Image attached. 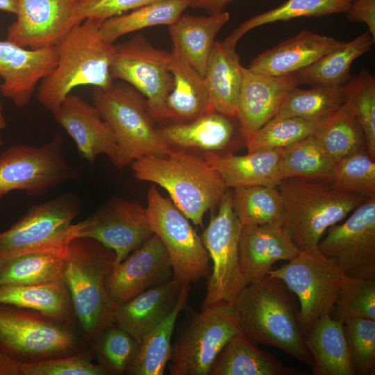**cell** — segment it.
<instances>
[{
  "label": "cell",
  "mask_w": 375,
  "mask_h": 375,
  "mask_svg": "<svg viewBox=\"0 0 375 375\" xmlns=\"http://www.w3.org/2000/svg\"><path fill=\"white\" fill-rule=\"evenodd\" d=\"M294 294L281 280L267 275L249 283L232 308L241 331L250 340L276 347L312 367Z\"/></svg>",
  "instance_id": "1"
},
{
  "label": "cell",
  "mask_w": 375,
  "mask_h": 375,
  "mask_svg": "<svg viewBox=\"0 0 375 375\" xmlns=\"http://www.w3.org/2000/svg\"><path fill=\"white\" fill-rule=\"evenodd\" d=\"M102 23L86 19L56 45L57 65L38 87V99L47 110L56 111L76 87L108 88L113 83L110 66L115 44L101 38Z\"/></svg>",
  "instance_id": "2"
},
{
  "label": "cell",
  "mask_w": 375,
  "mask_h": 375,
  "mask_svg": "<svg viewBox=\"0 0 375 375\" xmlns=\"http://www.w3.org/2000/svg\"><path fill=\"white\" fill-rule=\"evenodd\" d=\"M131 165L135 178L164 188L195 225L202 226L206 212L219 204L228 190L204 158L184 151L171 149L164 156H143Z\"/></svg>",
  "instance_id": "3"
},
{
  "label": "cell",
  "mask_w": 375,
  "mask_h": 375,
  "mask_svg": "<svg viewBox=\"0 0 375 375\" xmlns=\"http://www.w3.org/2000/svg\"><path fill=\"white\" fill-rule=\"evenodd\" d=\"M115 258L112 250L87 238L72 240L64 255L63 280L74 313L88 339H94L115 323L117 306L106 288Z\"/></svg>",
  "instance_id": "4"
},
{
  "label": "cell",
  "mask_w": 375,
  "mask_h": 375,
  "mask_svg": "<svg viewBox=\"0 0 375 375\" xmlns=\"http://www.w3.org/2000/svg\"><path fill=\"white\" fill-rule=\"evenodd\" d=\"M278 188L284 226L300 251L317 247L329 226L342 220L366 199L321 181L285 178Z\"/></svg>",
  "instance_id": "5"
},
{
  "label": "cell",
  "mask_w": 375,
  "mask_h": 375,
  "mask_svg": "<svg viewBox=\"0 0 375 375\" xmlns=\"http://www.w3.org/2000/svg\"><path fill=\"white\" fill-rule=\"evenodd\" d=\"M92 97L115 135L117 168L143 156H164L172 149L155 128L146 99L131 85L121 81L108 88L94 87Z\"/></svg>",
  "instance_id": "6"
},
{
  "label": "cell",
  "mask_w": 375,
  "mask_h": 375,
  "mask_svg": "<svg viewBox=\"0 0 375 375\" xmlns=\"http://www.w3.org/2000/svg\"><path fill=\"white\" fill-rule=\"evenodd\" d=\"M79 212L78 201L69 194L33 205L0 233V258L35 252L64 256L70 242L79 238L80 223L73 222Z\"/></svg>",
  "instance_id": "7"
},
{
  "label": "cell",
  "mask_w": 375,
  "mask_h": 375,
  "mask_svg": "<svg viewBox=\"0 0 375 375\" xmlns=\"http://www.w3.org/2000/svg\"><path fill=\"white\" fill-rule=\"evenodd\" d=\"M242 228L233 208L231 190L228 189L217 213L212 216L201 237L212 263L207 277L202 309L218 305L232 306L249 284L242 272L239 258Z\"/></svg>",
  "instance_id": "8"
},
{
  "label": "cell",
  "mask_w": 375,
  "mask_h": 375,
  "mask_svg": "<svg viewBox=\"0 0 375 375\" xmlns=\"http://www.w3.org/2000/svg\"><path fill=\"white\" fill-rule=\"evenodd\" d=\"M267 275L281 280L297 297V319L304 337L318 319L329 314L346 276L317 247L301 251Z\"/></svg>",
  "instance_id": "9"
},
{
  "label": "cell",
  "mask_w": 375,
  "mask_h": 375,
  "mask_svg": "<svg viewBox=\"0 0 375 375\" xmlns=\"http://www.w3.org/2000/svg\"><path fill=\"white\" fill-rule=\"evenodd\" d=\"M63 139L56 135L41 146L16 144L0 154V202L12 191L40 196L74 178L65 157Z\"/></svg>",
  "instance_id": "10"
},
{
  "label": "cell",
  "mask_w": 375,
  "mask_h": 375,
  "mask_svg": "<svg viewBox=\"0 0 375 375\" xmlns=\"http://www.w3.org/2000/svg\"><path fill=\"white\" fill-rule=\"evenodd\" d=\"M146 208L150 227L169 256L173 278L183 284L207 278L210 256L189 219L153 185L148 192Z\"/></svg>",
  "instance_id": "11"
},
{
  "label": "cell",
  "mask_w": 375,
  "mask_h": 375,
  "mask_svg": "<svg viewBox=\"0 0 375 375\" xmlns=\"http://www.w3.org/2000/svg\"><path fill=\"white\" fill-rule=\"evenodd\" d=\"M74 334L38 312L0 303V350L22 361L73 354Z\"/></svg>",
  "instance_id": "12"
},
{
  "label": "cell",
  "mask_w": 375,
  "mask_h": 375,
  "mask_svg": "<svg viewBox=\"0 0 375 375\" xmlns=\"http://www.w3.org/2000/svg\"><path fill=\"white\" fill-rule=\"evenodd\" d=\"M240 331L232 306L218 305L202 309L172 347L169 374H210L220 351Z\"/></svg>",
  "instance_id": "13"
},
{
  "label": "cell",
  "mask_w": 375,
  "mask_h": 375,
  "mask_svg": "<svg viewBox=\"0 0 375 375\" xmlns=\"http://www.w3.org/2000/svg\"><path fill=\"white\" fill-rule=\"evenodd\" d=\"M172 53L153 47L142 34L115 44L110 72L146 99L153 120L163 119L166 99L173 87Z\"/></svg>",
  "instance_id": "14"
},
{
  "label": "cell",
  "mask_w": 375,
  "mask_h": 375,
  "mask_svg": "<svg viewBox=\"0 0 375 375\" xmlns=\"http://www.w3.org/2000/svg\"><path fill=\"white\" fill-rule=\"evenodd\" d=\"M353 211L344 223L329 226L317 247L344 276L375 280V197Z\"/></svg>",
  "instance_id": "15"
},
{
  "label": "cell",
  "mask_w": 375,
  "mask_h": 375,
  "mask_svg": "<svg viewBox=\"0 0 375 375\" xmlns=\"http://www.w3.org/2000/svg\"><path fill=\"white\" fill-rule=\"evenodd\" d=\"M79 223V238L94 240L112 250L114 265L154 234L146 207L123 198L110 201Z\"/></svg>",
  "instance_id": "16"
},
{
  "label": "cell",
  "mask_w": 375,
  "mask_h": 375,
  "mask_svg": "<svg viewBox=\"0 0 375 375\" xmlns=\"http://www.w3.org/2000/svg\"><path fill=\"white\" fill-rule=\"evenodd\" d=\"M78 0H17L7 40L31 49L56 46L80 22Z\"/></svg>",
  "instance_id": "17"
},
{
  "label": "cell",
  "mask_w": 375,
  "mask_h": 375,
  "mask_svg": "<svg viewBox=\"0 0 375 375\" xmlns=\"http://www.w3.org/2000/svg\"><path fill=\"white\" fill-rule=\"evenodd\" d=\"M172 278L173 267L168 252L153 234L113 265L106 278V288L112 301L119 306Z\"/></svg>",
  "instance_id": "18"
},
{
  "label": "cell",
  "mask_w": 375,
  "mask_h": 375,
  "mask_svg": "<svg viewBox=\"0 0 375 375\" xmlns=\"http://www.w3.org/2000/svg\"><path fill=\"white\" fill-rule=\"evenodd\" d=\"M57 62L56 46L31 49L0 41L1 93L18 108L28 106L36 85L52 72Z\"/></svg>",
  "instance_id": "19"
},
{
  "label": "cell",
  "mask_w": 375,
  "mask_h": 375,
  "mask_svg": "<svg viewBox=\"0 0 375 375\" xmlns=\"http://www.w3.org/2000/svg\"><path fill=\"white\" fill-rule=\"evenodd\" d=\"M297 85L294 74L269 76L242 67L236 117L245 144L264 124L276 116L285 96Z\"/></svg>",
  "instance_id": "20"
},
{
  "label": "cell",
  "mask_w": 375,
  "mask_h": 375,
  "mask_svg": "<svg viewBox=\"0 0 375 375\" xmlns=\"http://www.w3.org/2000/svg\"><path fill=\"white\" fill-rule=\"evenodd\" d=\"M52 113L87 161L93 163L99 156L106 155L115 165L117 157L115 135L94 105L70 93Z\"/></svg>",
  "instance_id": "21"
},
{
  "label": "cell",
  "mask_w": 375,
  "mask_h": 375,
  "mask_svg": "<svg viewBox=\"0 0 375 375\" xmlns=\"http://www.w3.org/2000/svg\"><path fill=\"white\" fill-rule=\"evenodd\" d=\"M300 251L283 226H242L239 258L242 272L248 283L266 276L276 262L289 261Z\"/></svg>",
  "instance_id": "22"
},
{
  "label": "cell",
  "mask_w": 375,
  "mask_h": 375,
  "mask_svg": "<svg viewBox=\"0 0 375 375\" xmlns=\"http://www.w3.org/2000/svg\"><path fill=\"white\" fill-rule=\"evenodd\" d=\"M341 42L304 30L258 55L248 68L269 76L292 74L312 65Z\"/></svg>",
  "instance_id": "23"
},
{
  "label": "cell",
  "mask_w": 375,
  "mask_h": 375,
  "mask_svg": "<svg viewBox=\"0 0 375 375\" xmlns=\"http://www.w3.org/2000/svg\"><path fill=\"white\" fill-rule=\"evenodd\" d=\"M183 285L173 278L117 306L115 324L140 344L174 310Z\"/></svg>",
  "instance_id": "24"
},
{
  "label": "cell",
  "mask_w": 375,
  "mask_h": 375,
  "mask_svg": "<svg viewBox=\"0 0 375 375\" xmlns=\"http://www.w3.org/2000/svg\"><path fill=\"white\" fill-rule=\"evenodd\" d=\"M282 149L260 150L244 156L206 151L204 159L228 189L242 186H278L281 181Z\"/></svg>",
  "instance_id": "25"
},
{
  "label": "cell",
  "mask_w": 375,
  "mask_h": 375,
  "mask_svg": "<svg viewBox=\"0 0 375 375\" xmlns=\"http://www.w3.org/2000/svg\"><path fill=\"white\" fill-rule=\"evenodd\" d=\"M229 19L225 10L208 16L181 15L168 26L172 49L203 76L215 38Z\"/></svg>",
  "instance_id": "26"
},
{
  "label": "cell",
  "mask_w": 375,
  "mask_h": 375,
  "mask_svg": "<svg viewBox=\"0 0 375 375\" xmlns=\"http://www.w3.org/2000/svg\"><path fill=\"white\" fill-rule=\"evenodd\" d=\"M242 67L235 46L215 41L203 76L215 111L236 117Z\"/></svg>",
  "instance_id": "27"
},
{
  "label": "cell",
  "mask_w": 375,
  "mask_h": 375,
  "mask_svg": "<svg viewBox=\"0 0 375 375\" xmlns=\"http://www.w3.org/2000/svg\"><path fill=\"white\" fill-rule=\"evenodd\" d=\"M233 118L213 111L188 122L165 126L158 132L170 147L197 148L218 153L233 142L236 134Z\"/></svg>",
  "instance_id": "28"
},
{
  "label": "cell",
  "mask_w": 375,
  "mask_h": 375,
  "mask_svg": "<svg viewBox=\"0 0 375 375\" xmlns=\"http://www.w3.org/2000/svg\"><path fill=\"white\" fill-rule=\"evenodd\" d=\"M171 53L173 87L165 103L163 119L190 121L215 111L203 76L176 51Z\"/></svg>",
  "instance_id": "29"
},
{
  "label": "cell",
  "mask_w": 375,
  "mask_h": 375,
  "mask_svg": "<svg viewBox=\"0 0 375 375\" xmlns=\"http://www.w3.org/2000/svg\"><path fill=\"white\" fill-rule=\"evenodd\" d=\"M242 331L234 335L217 356L210 375H305L307 372L285 367L274 355L258 348Z\"/></svg>",
  "instance_id": "30"
},
{
  "label": "cell",
  "mask_w": 375,
  "mask_h": 375,
  "mask_svg": "<svg viewBox=\"0 0 375 375\" xmlns=\"http://www.w3.org/2000/svg\"><path fill=\"white\" fill-rule=\"evenodd\" d=\"M305 342L313 359L312 374L356 375L343 322L324 315L305 336Z\"/></svg>",
  "instance_id": "31"
},
{
  "label": "cell",
  "mask_w": 375,
  "mask_h": 375,
  "mask_svg": "<svg viewBox=\"0 0 375 375\" xmlns=\"http://www.w3.org/2000/svg\"><path fill=\"white\" fill-rule=\"evenodd\" d=\"M0 303L30 310L63 324L69 322L74 311L63 280L41 284L1 285Z\"/></svg>",
  "instance_id": "32"
},
{
  "label": "cell",
  "mask_w": 375,
  "mask_h": 375,
  "mask_svg": "<svg viewBox=\"0 0 375 375\" xmlns=\"http://www.w3.org/2000/svg\"><path fill=\"white\" fill-rule=\"evenodd\" d=\"M375 40L369 31L349 42H341L310 66L294 74L298 84L340 86L350 79L353 62L368 52Z\"/></svg>",
  "instance_id": "33"
},
{
  "label": "cell",
  "mask_w": 375,
  "mask_h": 375,
  "mask_svg": "<svg viewBox=\"0 0 375 375\" xmlns=\"http://www.w3.org/2000/svg\"><path fill=\"white\" fill-rule=\"evenodd\" d=\"M190 284H184L172 312L147 333L139 344L126 374L130 375H162L171 358V338L176 319L188 296Z\"/></svg>",
  "instance_id": "34"
},
{
  "label": "cell",
  "mask_w": 375,
  "mask_h": 375,
  "mask_svg": "<svg viewBox=\"0 0 375 375\" xmlns=\"http://www.w3.org/2000/svg\"><path fill=\"white\" fill-rule=\"evenodd\" d=\"M191 3L192 0H157L105 20L99 28L100 35L104 41L114 44L122 36L147 27L169 26Z\"/></svg>",
  "instance_id": "35"
},
{
  "label": "cell",
  "mask_w": 375,
  "mask_h": 375,
  "mask_svg": "<svg viewBox=\"0 0 375 375\" xmlns=\"http://www.w3.org/2000/svg\"><path fill=\"white\" fill-rule=\"evenodd\" d=\"M314 135L335 162L353 152L367 150L363 130L346 101L320 123Z\"/></svg>",
  "instance_id": "36"
},
{
  "label": "cell",
  "mask_w": 375,
  "mask_h": 375,
  "mask_svg": "<svg viewBox=\"0 0 375 375\" xmlns=\"http://www.w3.org/2000/svg\"><path fill=\"white\" fill-rule=\"evenodd\" d=\"M335 165L312 135L282 149L281 178V180L299 178L329 183Z\"/></svg>",
  "instance_id": "37"
},
{
  "label": "cell",
  "mask_w": 375,
  "mask_h": 375,
  "mask_svg": "<svg viewBox=\"0 0 375 375\" xmlns=\"http://www.w3.org/2000/svg\"><path fill=\"white\" fill-rule=\"evenodd\" d=\"M231 190L233 208L242 226H284L283 203L278 186L251 185Z\"/></svg>",
  "instance_id": "38"
},
{
  "label": "cell",
  "mask_w": 375,
  "mask_h": 375,
  "mask_svg": "<svg viewBox=\"0 0 375 375\" xmlns=\"http://www.w3.org/2000/svg\"><path fill=\"white\" fill-rule=\"evenodd\" d=\"M345 102L344 85L297 87L285 96L274 117H300L322 122Z\"/></svg>",
  "instance_id": "39"
},
{
  "label": "cell",
  "mask_w": 375,
  "mask_h": 375,
  "mask_svg": "<svg viewBox=\"0 0 375 375\" xmlns=\"http://www.w3.org/2000/svg\"><path fill=\"white\" fill-rule=\"evenodd\" d=\"M351 1L349 0H288L281 6L255 15L240 24L225 38L236 47L247 32L258 26L280 21H288L300 17H322L345 12Z\"/></svg>",
  "instance_id": "40"
},
{
  "label": "cell",
  "mask_w": 375,
  "mask_h": 375,
  "mask_svg": "<svg viewBox=\"0 0 375 375\" xmlns=\"http://www.w3.org/2000/svg\"><path fill=\"white\" fill-rule=\"evenodd\" d=\"M64 269L63 255L49 252L19 255L6 260L0 268V286L62 281Z\"/></svg>",
  "instance_id": "41"
},
{
  "label": "cell",
  "mask_w": 375,
  "mask_h": 375,
  "mask_svg": "<svg viewBox=\"0 0 375 375\" xmlns=\"http://www.w3.org/2000/svg\"><path fill=\"white\" fill-rule=\"evenodd\" d=\"M329 185L336 190L366 199L375 197V160L367 150L343 157L335 162Z\"/></svg>",
  "instance_id": "42"
},
{
  "label": "cell",
  "mask_w": 375,
  "mask_h": 375,
  "mask_svg": "<svg viewBox=\"0 0 375 375\" xmlns=\"http://www.w3.org/2000/svg\"><path fill=\"white\" fill-rule=\"evenodd\" d=\"M320 123L300 117H274L246 142L248 153L283 149L315 134Z\"/></svg>",
  "instance_id": "43"
},
{
  "label": "cell",
  "mask_w": 375,
  "mask_h": 375,
  "mask_svg": "<svg viewBox=\"0 0 375 375\" xmlns=\"http://www.w3.org/2000/svg\"><path fill=\"white\" fill-rule=\"evenodd\" d=\"M345 101L353 110L363 130L367 151L375 160V78L367 69L344 85Z\"/></svg>",
  "instance_id": "44"
},
{
  "label": "cell",
  "mask_w": 375,
  "mask_h": 375,
  "mask_svg": "<svg viewBox=\"0 0 375 375\" xmlns=\"http://www.w3.org/2000/svg\"><path fill=\"white\" fill-rule=\"evenodd\" d=\"M94 340L99 365L106 374H126L140 344L115 324L103 330Z\"/></svg>",
  "instance_id": "45"
},
{
  "label": "cell",
  "mask_w": 375,
  "mask_h": 375,
  "mask_svg": "<svg viewBox=\"0 0 375 375\" xmlns=\"http://www.w3.org/2000/svg\"><path fill=\"white\" fill-rule=\"evenodd\" d=\"M329 315L343 323L354 318L375 320V280L345 276Z\"/></svg>",
  "instance_id": "46"
},
{
  "label": "cell",
  "mask_w": 375,
  "mask_h": 375,
  "mask_svg": "<svg viewBox=\"0 0 375 375\" xmlns=\"http://www.w3.org/2000/svg\"><path fill=\"white\" fill-rule=\"evenodd\" d=\"M344 330L356 375L375 374V320L349 319Z\"/></svg>",
  "instance_id": "47"
},
{
  "label": "cell",
  "mask_w": 375,
  "mask_h": 375,
  "mask_svg": "<svg viewBox=\"0 0 375 375\" xmlns=\"http://www.w3.org/2000/svg\"><path fill=\"white\" fill-rule=\"evenodd\" d=\"M88 352L37 361H23L22 375H106Z\"/></svg>",
  "instance_id": "48"
},
{
  "label": "cell",
  "mask_w": 375,
  "mask_h": 375,
  "mask_svg": "<svg viewBox=\"0 0 375 375\" xmlns=\"http://www.w3.org/2000/svg\"><path fill=\"white\" fill-rule=\"evenodd\" d=\"M157 0H78V18L80 22L86 19L100 22L133 10Z\"/></svg>",
  "instance_id": "49"
},
{
  "label": "cell",
  "mask_w": 375,
  "mask_h": 375,
  "mask_svg": "<svg viewBox=\"0 0 375 375\" xmlns=\"http://www.w3.org/2000/svg\"><path fill=\"white\" fill-rule=\"evenodd\" d=\"M346 13L349 20L365 24L375 40V0H353Z\"/></svg>",
  "instance_id": "50"
},
{
  "label": "cell",
  "mask_w": 375,
  "mask_h": 375,
  "mask_svg": "<svg viewBox=\"0 0 375 375\" xmlns=\"http://www.w3.org/2000/svg\"><path fill=\"white\" fill-rule=\"evenodd\" d=\"M22 360L0 350V375H22Z\"/></svg>",
  "instance_id": "51"
},
{
  "label": "cell",
  "mask_w": 375,
  "mask_h": 375,
  "mask_svg": "<svg viewBox=\"0 0 375 375\" xmlns=\"http://www.w3.org/2000/svg\"><path fill=\"white\" fill-rule=\"evenodd\" d=\"M232 1L233 0H192L191 7L214 14L224 11V8Z\"/></svg>",
  "instance_id": "52"
},
{
  "label": "cell",
  "mask_w": 375,
  "mask_h": 375,
  "mask_svg": "<svg viewBox=\"0 0 375 375\" xmlns=\"http://www.w3.org/2000/svg\"><path fill=\"white\" fill-rule=\"evenodd\" d=\"M0 10L15 15L17 0H0Z\"/></svg>",
  "instance_id": "53"
},
{
  "label": "cell",
  "mask_w": 375,
  "mask_h": 375,
  "mask_svg": "<svg viewBox=\"0 0 375 375\" xmlns=\"http://www.w3.org/2000/svg\"><path fill=\"white\" fill-rule=\"evenodd\" d=\"M7 126L6 119L3 113V108L1 101L0 91V131L4 129Z\"/></svg>",
  "instance_id": "54"
},
{
  "label": "cell",
  "mask_w": 375,
  "mask_h": 375,
  "mask_svg": "<svg viewBox=\"0 0 375 375\" xmlns=\"http://www.w3.org/2000/svg\"><path fill=\"white\" fill-rule=\"evenodd\" d=\"M5 261H6V260H4L0 258V268L2 267V265H3V263H4Z\"/></svg>",
  "instance_id": "55"
},
{
  "label": "cell",
  "mask_w": 375,
  "mask_h": 375,
  "mask_svg": "<svg viewBox=\"0 0 375 375\" xmlns=\"http://www.w3.org/2000/svg\"><path fill=\"white\" fill-rule=\"evenodd\" d=\"M3 144V138L1 135L0 134V146Z\"/></svg>",
  "instance_id": "56"
},
{
  "label": "cell",
  "mask_w": 375,
  "mask_h": 375,
  "mask_svg": "<svg viewBox=\"0 0 375 375\" xmlns=\"http://www.w3.org/2000/svg\"><path fill=\"white\" fill-rule=\"evenodd\" d=\"M349 1H353V0H349Z\"/></svg>",
  "instance_id": "57"
}]
</instances>
